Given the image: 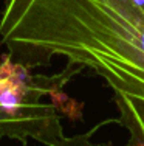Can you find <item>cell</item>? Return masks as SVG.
<instances>
[{
    "label": "cell",
    "mask_w": 144,
    "mask_h": 146,
    "mask_svg": "<svg viewBox=\"0 0 144 146\" xmlns=\"http://www.w3.org/2000/svg\"><path fill=\"white\" fill-rule=\"evenodd\" d=\"M0 40L19 65L60 56L102 78L124 146H144V0H6Z\"/></svg>",
    "instance_id": "cell-1"
},
{
    "label": "cell",
    "mask_w": 144,
    "mask_h": 146,
    "mask_svg": "<svg viewBox=\"0 0 144 146\" xmlns=\"http://www.w3.org/2000/svg\"><path fill=\"white\" fill-rule=\"evenodd\" d=\"M70 78L62 73L45 82L25 84L12 79V75L0 76V140L9 137L23 143L33 138L42 146H105L91 143L88 135L67 137L54 106L42 103L45 93Z\"/></svg>",
    "instance_id": "cell-2"
}]
</instances>
